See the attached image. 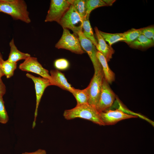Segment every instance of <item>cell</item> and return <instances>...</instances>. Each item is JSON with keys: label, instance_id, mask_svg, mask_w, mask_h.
Listing matches in <instances>:
<instances>
[{"label": "cell", "instance_id": "cell-3", "mask_svg": "<svg viewBox=\"0 0 154 154\" xmlns=\"http://www.w3.org/2000/svg\"><path fill=\"white\" fill-rule=\"evenodd\" d=\"M63 29L71 30L78 36L82 30L83 21L74 6L70 5L67 11L58 23Z\"/></svg>", "mask_w": 154, "mask_h": 154}, {"label": "cell", "instance_id": "cell-6", "mask_svg": "<svg viewBox=\"0 0 154 154\" xmlns=\"http://www.w3.org/2000/svg\"><path fill=\"white\" fill-rule=\"evenodd\" d=\"M70 4L66 0H51L45 22L58 23L69 9Z\"/></svg>", "mask_w": 154, "mask_h": 154}, {"label": "cell", "instance_id": "cell-8", "mask_svg": "<svg viewBox=\"0 0 154 154\" xmlns=\"http://www.w3.org/2000/svg\"><path fill=\"white\" fill-rule=\"evenodd\" d=\"M19 68L22 71L35 73L42 77L48 79L53 84L48 70L43 67L36 57L31 56L27 58L20 64Z\"/></svg>", "mask_w": 154, "mask_h": 154}, {"label": "cell", "instance_id": "cell-25", "mask_svg": "<svg viewBox=\"0 0 154 154\" xmlns=\"http://www.w3.org/2000/svg\"><path fill=\"white\" fill-rule=\"evenodd\" d=\"M54 65L56 69L63 70L68 68L69 63L66 59L63 58H60L55 61L54 62Z\"/></svg>", "mask_w": 154, "mask_h": 154}, {"label": "cell", "instance_id": "cell-12", "mask_svg": "<svg viewBox=\"0 0 154 154\" xmlns=\"http://www.w3.org/2000/svg\"><path fill=\"white\" fill-rule=\"evenodd\" d=\"M94 29L98 40V45L96 49L98 51L102 54L108 62L112 58V55L114 53V50L111 46L106 43L100 34L98 28L96 27Z\"/></svg>", "mask_w": 154, "mask_h": 154}, {"label": "cell", "instance_id": "cell-2", "mask_svg": "<svg viewBox=\"0 0 154 154\" xmlns=\"http://www.w3.org/2000/svg\"><path fill=\"white\" fill-rule=\"evenodd\" d=\"M63 116L67 120L79 118L91 121L100 125H105L100 119L99 113L95 108L89 104L76 105L72 109L66 110Z\"/></svg>", "mask_w": 154, "mask_h": 154}, {"label": "cell", "instance_id": "cell-23", "mask_svg": "<svg viewBox=\"0 0 154 154\" xmlns=\"http://www.w3.org/2000/svg\"><path fill=\"white\" fill-rule=\"evenodd\" d=\"M142 29L143 28L138 29L133 28L123 33V41L127 44L133 41L141 34Z\"/></svg>", "mask_w": 154, "mask_h": 154}, {"label": "cell", "instance_id": "cell-28", "mask_svg": "<svg viewBox=\"0 0 154 154\" xmlns=\"http://www.w3.org/2000/svg\"><path fill=\"white\" fill-rule=\"evenodd\" d=\"M21 154H46V151L43 149H39L37 151L32 152H25Z\"/></svg>", "mask_w": 154, "mask_h": 154}, {"label": "cell", "instance_id": "cell-13", "mask_svg": "<svg viewBox=\"0 0 154 154\" xmlns=\"http://www.w3.org/2000/svg\"><path fill=\"white\" fill-rule=\"evenodd\" d=\"M50 74L53 85L72 92L74 88L68 83L64 74L57 70H51Z\"/></svg>", "mask_w": 154, "mask_h": 154}, {"label": "cell", "instance_id": "cell-15", "mask_svg": "<svg viewBox=\"0 0 154 154\" xmlns=\"http://www.w3.org/2000/svg\"><path fill=\"white\" fill-rule=\"evenodd\" d=\"M10 48V52L8 59L9 61L13 62H17L20 60H25L31 56L27 53L22 52L19 50L16 46L13 38L9 43Z\"/></svg>", "mask_w": 154, "mask_h": 154}, {"label": "cell", "instance_id": "cell-9", "mask_svg": "<svg viewBox=\"0 0 154 154\" xmlns=\"http://www.w3.org/2000/svg\"><path fill=\"white\" fill-rule=\"evenodd\" d=\"M115 98L114 93L104 77L100 99L96 107V110L99 113L107 110L112 105Z\"/></svg>", "mask_w": 154, "mask_h": 154}, {"label": "cell", "instance_id": "cell-30", "mask_svg": "<svg viewBox=\"0 0 154 154\" xmlns=\"http://www.w3.org/2000/svg\"><path fill=\"white\" fill-rule=\"evenodd\" d=\"M4 75L2 71L0 68V80H1V78Z\"/></svg>", "mask_w": 154, "mask_h": 154}, {"label": "cell", "instance_id": "cell-26", "mask_svg": "<svg viewBox=\"0 0 154 154\" xmlns=\"http://www.w3.org/2000/svg\"><path fill=\"white\" fill-rule=\"evenodd\" d=\"M141 34L147 38L151 39L154 35V26H149L143 28L141 32Z\"/></svg>", "mask_w": 154, "mask_h": 154}, {"label": "cell", "instance_id": "cell-14", "mask_svg": "<svg viewBox=\"0 0 154 154\" xmlns=\"http://www.w3.org/2000/svg\"><path fill=\"white\" fill-rule=\"evenodd\" d=\"M97 56L101 65L105 79L109 84H111L115 79L114 73L109 68L107 61L102 53L98 51Z\"/></svg>", "mask_w": 154, "mask_h": 154}, {"label": "cell", "instance_id": "cell-18", "mask_svg": "<svg viewBox=\"0 0 154 154\" xmlns=\"http://www.w3.org/2000/svg\"><path fill=\"white\" fill-rule=\"evenodd\" d=\"M72 93L76 100V105L88 104L89 95L86 88L83 90L74 88Z\"/></svg>", "mask_w": 154, "mask_h": 154}, {"label": "cell", "instance_id": "cell-29", "mask_svg": "<svg viewBox=\"0 0 154 154\" xmlns=\"http://www.w3.org/2000/svg\"><path fill=\"white\" fill-rule=\"evenodd\" d=\"M103 1L106 4L107 6H112L116 1L114 0H103Z\"/></svg>", "mask_w": 154, "mask_h": 154}, {"label": "cell", "instance_id": "cell-17", "mask_svg": "<svg viewBox=\"0 0 154 154\" xmlns=\"http://www.w3.org/2000/svg\"><path fill=\"white\" fill-rule=\"evenodd\" d=\"M82 29H83L82 32L84 36L90 40L96 48L98 43L94 36L89 18H85L83 20Z\"/></svg>", "mask_w": 154, "mask_h": 154}, {"label": "cell", "instance_id": "cell-16", "mask_svg": "<svg viewBox=\"0 0 154 154\" xmlns=\"http://www.w3.org/2000/svg\"><path fill=\"white\" fill-rule=\"evenodd\" d=\"M127 44L133 48L143 49L153 46L154 41L141 34L134 40Z\"/></svg>", "mask_w": 154, "mask_h": 154}, {"label": "cell", "instance_id": "cell-7", "mask_svg": "<svg viewBox=\"0 0 154 154\" xmlns=\"http://www.w3.org/2000/svg\"><path fill=\"white\" fill-rule=\"evenodd\" d=\"M26 76L33 82L36 91V105L32 125V127L34 128L36 125L38 106L44 91L46 88L49 86L53 85V84L50 80L46 78L37 77L29 73L26 74Z\"/></svg>", "mask_w": 154, "mask_h": 154}, {"label": "cell", "instance_id": "cell-1", "mask_svg": "<svg viewBox=\"0 0 154 154\" xmlns=\"http://www.w3.org/2000/svg\"><path fill=\"white\" fill-rule=\"evenodd\" d=\"M0 12L8 14L15 20L27 23L31 22L27 4L23 0H3L0 2Z\"/></svg>", "mask_w": 154, "mask_h": 154}, {"label": "cell", "instance_id": "cell-4", "mask_svg": "<svg viewBox=\"0 0 154 154\" xmlns=\"http://www.w3.org/2000/svg\"><path fill=\"white\" fill-rule=\"evenodd\" d=\"M62 36L56 44L55 47L58 49H64L78 54L84 53L78 37L71 34L68 29H63Z\"/></svg>", "mask_w": 154, "mask_h": 154}, {"label": "cell", "instance_id": "cell-10", "mask_svg": "<svg viewBox=\"0 0 154 154\" xmlns=\"http://www.w3.org/2000/svg\"><path fill=\"white\" fill-rule=\"evenodd\" d=\"M78 36L82 48L88 54L92 63L94 72L102 70L97 56L98 50L96 46L90 40L84 36L82 31L78 33Z\"/></svg>", "mask_w": 154, "mask_h": 154}, {"label": "cell", "instance_id": "cell-27", "mask_svg": "<svg viewBox=\"0 0 154 154\" xmlns=\"http://www.w3.org/2000/svg\"><path fill=\"white\" fill-rule=\"evenodd\" d=\"M5 92V86L1 80H0V98H3Z\"/></svg>", "mask_w": 154, "mask_h": 154}, {"label": "cell", "instance_id": "cell-24", "mask_svg": "<svg viewBox=\"0 0 154 154\" xmlns=\"http://www.w3.org/2000/svg\"><path fill=\"white\" fill-rule=\"evenodd\" d=\"M9 120V116L6 110L3 98H0V123L6 124Z\"/></svg>", "mask_w": 154, "mask_h": 154}, {"label": "cell", "instance_id": "cell-22", "mask_svg": "<svg viewBox=\"0 0 154 154\" xmlns=\"http://www.w3.org/2000/svg\"><path fill=\"white\" fill-rule=\"evenodd\" d=\"M72 5L83 21L86 15L85 2L84 0H67Z\"/></svg>", "mask_w": 154, "mask_h": 154}, {"label": "cell", "instance_id": "cell-21", "mask_svg": "<svg viewBox=\"0 0 154 154\" xmlns=\"http://www.w3.org/2000/svg\"><path fill=\"white\" fill-rule=\"evenodd\" d=\"M17 67V63L11 62L7 60H4L0 65V68L7 78L12 76Z\"/></svg>", "mask_w": 154, "mask_h": 154}, {"label": "cell", "instance_id": "cell-19", "mask_svg": "<svg viewBox=\"0 0 154 154\" xmlns=\"http://www.w3.org/2000/svg\"><path fill=\"white\" fill-rule=\"evenodd\" d=\"M85 2L86 15L84 18H89L91 12L95 9L101 7L108 6L102 0H86Z\"/></svg>", "mask_w": 154, "mask_h": 154}, {"label": "cell", "instance_id": "cell-20", "mask_svg": "<svg viewBox=\"0 0 154 154\" xmlns=\"http://www.w3.org/2000/svg\"><path fill=\"white\" fill-rule=\"evenodd\" d=\"M99 32L105 41L108 42L109 45L110 46L118 41H123L124 40L123 33H110L100 30Z\"/></svg>", "mask_w": 154, "mask_h": 154}, {"label": "cell", "instance_id": "cell-31", "mask_svg": "<svg viewBox=\"0 0 154 154\" xmlns=\"http://www.w3.org/2000/svg\"><path fill=\"white\" fill-rule=\"evenodd\" d=\"M3 61L4 60L3 59L2 56L0 53V65Z\"/></svg>", "mask_w": 154, "mask_h": 154}, {"label": "cell", "instance_id": "cell-5", "mask_svg": "<svg viewBox=\"0 0 154 154\" xmlns=\"http://www.w3.org/2000/svg\"><path fill=\"white\" fill-rule=\"evenodd\" d=\"M104 78L102 70L94 72L89 85L86 88L89 95L88 103L95 108L100 99Z\"/></svg>", "mask_w": 154, "mask_h": 154}, {"label": "cell", "instance_id": "cell-11", "mask_svg": "<svg viewBox=\"0 0 154 154\" xmlns=\"http://www.w3.org/2000/svg\"><path fill=\"white\" fill-rule=\"evenodd\" d=\"M99 113L100 119L105 125H114L122 120L137 117L118 109L106 110Z\"/></svg>", "mask_w": 154, "mask_h": 154}]
</instances>
